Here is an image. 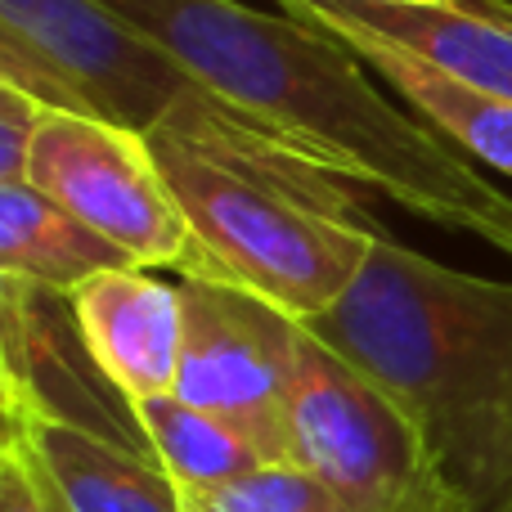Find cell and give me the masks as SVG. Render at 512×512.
<instances>
[{
  "instance_id": "ffe728a7",
  "label": "cell",
  "mask_w": 512,
  "mask_h": 512,
  "mask_svg": "<svg viewBox=\"0 0 512 512\" xmlns=\"http://www.w3.org/2000/svg\"><path fill=\"white\" fill-rule=\"evenodd\" d=\"M279 5H283V9H288V5H292V0H279Z\"/></svg>"
},
{
  "instance_id": "3957f363",
  "label": "cell",
  "mask_w": 512,
  "mask_h": 512,
  "mask_svg": "<svg viewBox=\"0 0 512 512\" xmlns=\"http://www.w3.org/2000/svg\"><path fill=\"white\" fill-rule=\"evenodd\" d=\"M198 248L194 279L230 283L310 324L351 292L382 225L351 180L270 135H144Z\"/></svg>"
},
{
  "instance_id": "9a60e30c",
  "label": "cell",
  "mask_w": 512,
  "mask_h": 512,
  "mask_svg": "<svg viewBox=\"0 0 512 512\" xmlns=\"http://www.w3.org/2000/svg\"><path fill=\"white\" fill-rule=\"evenodd\" d=\"M185 512H355L297 463H256L216 490L189 495Z\"/></svg>"
},
{
  "instance_id": "5b68a950",
  "label": "cell",
  "mask_w": 512,
  "mask_h": 512,
  "mask_svg": "<svg viewBox=\"0 0 512 512\" xmlns=\"http://www.w3.org/2000/svg\"><path fill=\"white\" fill-rule=\"evenodd\" d=\"M288 445V463L355 512H450L409 414L306 324L292 364Z\"/></svg>"
},
{
  "instance_id": "ac0fdd59",
  "label": "cell",
  "mask_w": 512,
  "mask_h": 512,
  "mask_svg": "<svg viewBox=\"0 0 512 512\" xmlns=\"http://www.w3.org/2000/svg\"><path fill=\"white\" fill-rule=\"evenodd\" d=\"M387 5H436V0H387Z\"/></svg>"
},
{
  "instance_id": "9c48e42d",
  "label": "cell",
  "mask_w": 512,
  "mask_h": 512,
  "mask_svg": "<svg viewBox=\"0 0 512 512\" xmlns=\"http://www.w3.org/2000/svg\"><path fill=\"white\" fill-rule=\"evenodd\" d=\"M68 301L86 351L131 405L176 391L185 346L180 283H162L144 265H126L81 283Z\"/></svg>"
},
{
  "instance_id": "5bb4252c",
  "label": "cell",
  "mask_w": 512,
  "mask_h": 512,
  "mask_svg": "<svg viewBox=\"0 0 512 512\" xmlns=\"http://www.w3.org/2000/svg\"><path fill=\"white\" fill-rule=\"evenodd\" d=\"M135 418H140V432L149 441L153 459L167 468V477L176 481L185 499L225 486V481L252 472L256 463H265L239 432H230L221 418L185 405L180 396L140 400Z\"/></svg>"
},
{
  "instance_id": "8fae6325",
  "label": "cell",
  "mask_w": 512,
  "mask_h": 512,
  "mask_svg": "<svg viewBox=\"0 0 512 512\" xmlns=\"http://www.w3.org/2000/svg\"><path fill=\"white\" fill-rule=\"evenodd\" d=\"M5 427L32 445L36 463L72 512H185V495L149 445L9 405Z\"/></svg>"
},
{
  "instance_id": "30bf717a",
  "label": "cell",
  "mask_w": 512,
  "mask_h": 512,
  "mask_svg": "<svg viewBox=\"0 0 512 512\" xmlns=\"http://www.w3.org/2000/svg\"><path fill=\"white\" fill-rule=\"evenodd\" d=\"M288 14L378 32L382 41L512 104V0H292Z\"/></svg>"
},
{
  "instance_id": "4fadbf2b",
  "label": "cell",
  "mask_w": 512,
  "mask_h": 512,
  "mask_svg": "<svg viewBox=\"0 0 512 512\" xmlns=\"http://www.w3.org/2000/svg\"><path fill=\"white\" fill-rule=\"evenodd\" d=\"M126 265L135 261L113 239L63 212L27 180L0 185V274L72 297L81 283Z\"/></svg>"
},
{
  "instance_id": "ba28073f",
  "label": "cell",
  "mask_w": 512,
  "mask_h": 512,
  "mask_svg": "<svg viewBox=\"0 0 512 512\" xmlns=\"http://www.w3.org/2000/svg\"><path fill=\"white\" fill-rule=\"evenodd\" d=\"M0 351H5V405L68 418L117 441L149 445L135 405L108 382L81 342L72 301L36 283L0 274Z\"/></svg>"
},
{
  "instance_id": "7c38bea8",
  "label": "cell",
  "mask_w": 512,
  "mask_h": 512,
  "mask_svg": "<svg viewBox=\"0 0 512 512\" xmlns=\"http://www.w3.org/2000/svg\"><path fill=\"white\" fill-rule=\"evenodd\" d=\"M306 23H319V18H306ZM319 27L333 32L342 45H351L364 68L378 72V77L387 81L432 131H441L459 153H468L472 162H481V167L512 180V104L508 99L450 77V72L436 68V63L382 41L378 32L342 27V23H319Z\"/></svg>"
},
{
  "instance_id": "2e32d148",
  "label": "cell",
  "mask_w": 512,
  "mask_h": 512,
  "mask_svg": "<svg viewBox=\"0 0 512 512\" xmlns=\"http://www.w3.org/2000/svg\"><path fill=\"white\" fill-rule=\"evenodd\" d=\"M0 512H72L36 463L32 445L9 427L0 432Z\"/></svg>"
},
{
  "instance_id": "7a4b0ae2",
  "label": "cell",
  "mask_w": 512,
  "mask_h": 512,
  "mask_svg": "<svg viewBox=\"0 0 512 512\" xmlns=\"http://www.w3.org/2000/svg\"><path fill=\"white\" fill-rule=\"evenodd\" d=\"M310 333L373 378L423 436L450 512L512 499V283L378 234L360 279Z\"/></svg>"
},
{
  "instance_id": "6da1fadb",
  "label": "cell",
  "mask_w": 512,
  "mask_h": 512,
  "mask_svg": "<svg viewBox=\"0 0 512 512\" xmlns=\"http://www.w3.org/2000/svg\"><path fill=\"white\" fill-rule=\"evenodd\" d=\"M158 41L207 90L324 171L396 207L472 234L512 261V194L423 117L391 104L360 54L297 14L239 0H99Z\"/></svg>"
},
{
  "instance_id": "e0dca14e",
  "label": "cell",
  "mask_w": 512,
  "mask_h": 512,
  "mask_svg": "<svg viewBox=\"0 0 512 512\" xmlns=\"http://www.w3.org/2000/svg\"><path fill=\"white\" fill-rule=\"evenodd\" d=\"M45 113L50 108L36 95L0 81V185H23L27 180V158H32V144Z\"/></svg>"
},
{
  "instance_id": "277c9868",
  "label": "cell",
  "mask_w": 512,
  "mask_h": 512,
  "mask_svg": "<svg viewBox=\"0 0 512 512\" xmlns=\"http://www.w3.org/2000/svg\"><path fill=\"white\" fill-rule=\"evenodd\" d=\"M0 81L135 135H270L99 0H0Z\"/></svg>"
},
{
  "instance_id": "8992f818",
  "label": "cell",
  "mask_w": 512,
  "mask_h": 512,
  "mask_svg": "<svg viewBox=\"0 0 512 512\" xmlns=\"http://www.w3.org/2000/svg\"><path fill=\"white\" fill-rule=\"evenodd\" d=\"M27 185L113 239L135 265L198 274V248L149 140L122 126L50 108L27 158Z\"/></svg>"
},
{
  "instance_id": "d6986e66",
  "label": "cell",
  "mask_w": 512,
  "mask_h": 512,
  "mask_svg": "<svg viewBox=\"0 0 512 512\" xmlns=\"http://www.w3.org/2000/svg\"><path fill=\"white\" fill-rule=\"evenodd\" d=\"M495 512H512V499H508V504H504V508H495Z\"/></svg>"
},
{
  "instance_id": "52a82bcc",
  "label": "cell",
  "mask_w": 512,
  "mask_h": 512,
  "mask_svg": "<svg viewBox=\"0 0 512 512\" xmlns=\"http://www.w3.org/2000/svg\"><path fill=\"white\" fill-rule=\"evenodd\" d=\"M185 346L176 391L221 418L265 463H288V391L301 324L230 283L180 279Z\"/></svg>"
}]
</instances>
